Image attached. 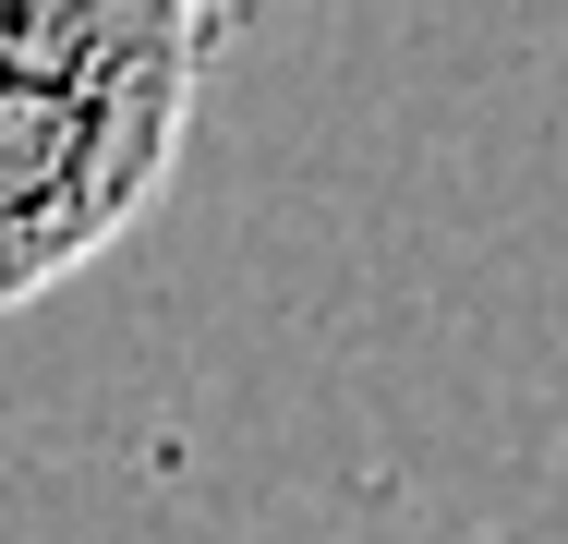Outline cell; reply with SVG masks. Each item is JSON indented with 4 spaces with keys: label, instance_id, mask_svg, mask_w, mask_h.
Returning a JSON list of instances; mask_svg holds the SVG:
<instances>
[{
    "label": "cell",
    "instance_id": "1",
    "mask_svg": "<svg viewBox=\"0 0 568 544\" xmlns=\"http://www.w3.org/2000/svg\"><path fill=\"white\" fill-rule=\"evenodd\" d=\"M194 73H12L0 61V315L73 291L170 194Z\"/></svg>",
    "mask_w": 568,
    "mask_h": 544
},
{
    "label": "cell",
    "instance_id": "2",
    "mask_svg": "<svg viewBox=\"0 0 568 544\" xmlns=\"http://www.w3.org/2000/svg\"><path fill=\"white\" fill-rule=\"evenodd\" d=\"M219 0H0L12 73H206Z\"/></svg>",
    "mask_w": 568,
    "mask_h": 544
}]
</instances>
